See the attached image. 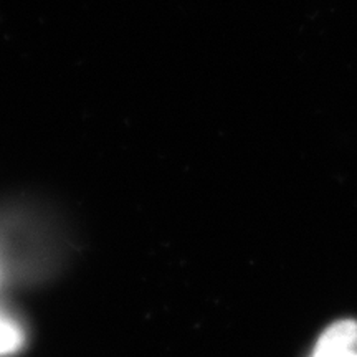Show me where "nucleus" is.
<instances>
[{
  "label": "nucleus",
  "instance_id": "obj_3",
  "mask_svg": "<svg viewBox=\"0 0 357 357\" xmlns=\"http://www.w3.org/2000/svg\"><path fill=\"white\" fill-rule=\"evenodd\" d=\"M349 357H357V351H356V352H354V354H351V356H349Z\"/></svg>",
  "mask_w": 357,
  "mask_h": 357
},
{
  "label": "nucleus",
  "instance_id": "obj_2",
  "mask_svg": "<svg viewBox=\"0 0 357 357\" xmlns=\"http://www.w3.org/2000/svg\"><path fill=\"white\" fill-rule=\"evenodd\" d=\"M24 331L12 318L0 314V356L12 354L24 344Z\"/></svg>",
  "mask_w": 357,
  "mask_h": 357
},
{
  "label": "nucleus",
  "instance_id": "obj_1",
  "mask_svg": "<svg viewBox=\"0 0 357 357\" xmlns=\"http://www.w3.org/2000/svg\"><path fill=\"white\" fill-rule=\"evenodd\" d=\"M357 351V323L337 321L329 326L316 342L311 357H349Z\"/></svg>",
  "mask_w": 357,
  "mask_h": 357
}]
</instances>
